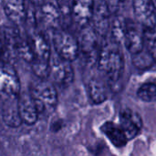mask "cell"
<instances>
[{
	"label": "cell",
	"instance_id": "8992f818",
	"mask_svg": "<svg viewBox=\"0 0 156 156\" xmlns=\"http://www.w3.org/2000/svg\"><path fill=\"white\" fill-rule=\"evenodd\" d=\"M49 76L60 86L69 85L74 80V69L71 66V62L61 58L56 53L51 55Z\"/></svg>",
	"mask_w": 156,
	"mask_h": 156
},
{
	"label": "cell",
	"instance_id": "ac0fdd59",
	"mask_svg": "<svg viewBox=\"0 0 156 156\" xmlns=\"http://www.w3.org/2000/svg\"><path fill=\"white\" fill-rule=\"evenodd\" d=\"M88 91L90 100L95 104H101L107 99L106 89L104 85L98 80H91L88 84Z\"/></svg>",
	"mask_w": 156,
	"mask_h": 156
},
{
	"label": "cell",
	"instance_id": "8fae6325",
	"mask_svg": "<svg viewBox=\"0 0 156 156\" xmlns=\"http://www.w3.org/2000/svg\"><path fill=\"white\" fill-rule=\"evenodd\" d=\"M110 11L107 2L100 1L94 2L93 15L91 20L93 21V29L97 35H105L110 26Z\"/></svg>",
	"mask_w": 156,
	"mask_h": 156
},
{
	"label": "cell",
	"instance_id": "9a60e30c",
	"mask_svg": "<svg viewBox=\"0 0 156 156\" xmlns=\"http://www.w3.org/2000/svg\"><path fill=\"white\" fill-rule=\"evenodd\" d=\"M2 120L5 125L16 128L22 124L18 112V99L2 101Z\"/></svg>",
	"mask_w": 156,
	"mask_h": 156
},
{
	"label": "cell",
	"instance_id": "5bb4252c",
	"mask_svg": "<svg viewBox=\"0 0 156 156\" xmlns=\"http://www.w3.org/2000/svg\"><path fill=\"white\" fill-rule=\"evenodd\" d=\"M62 15L61 7L58 2L48 1L45 2L40 7V16L45 23L49 27H57L59 24Z\"/></svg>",
	"mask_w": 156,
	"mask_h": 156
},
{
	"label": "cell",
	"instance_id": "603a6c76",
	"mask_svg": "<svg viewBox=\"0 0 156 156\" xmlns=\"http://www.w3.org/2000/svg\"><path fill=\"white\" fill-rule=\"evenodd\" d=\"M64 127V122L61 119L54 120L50 124V131L52 133H58L60 132Z\"/></svg>",
	"mask_w": 156,
	"mask_h": 156
},
{
	"label": "cell",
	"instance_id": "7402d4cb",
	"mask_svg": "<svg viewBox=\"0 0 156 156\" xmlns=\"http://www.w3.org/2000/svg\"><path fill=\"white\" fill-rule=\"evenodd\" d=\"M144 40L146 50L156 61V27L153 29H145L144 31Z\"/></svg>",
	"mask_w": 156,
	"mask_h": 156
},
{
	"label": "cell",
	"instance_id": "4fadbf2b",
	"mask_svg": "<svg viewBox=\"0 0 156 156\" xmlns=\"http://www.w3.org/2000/svg\"><path fill=\"white\" fill-rule=\"evenodd\" d=\"M123 42L126 48L132 55L137 54L144 49V32L137 28L133 23H128L127 21V31Z\"/></svg>",
	"mask_w": 156,
	"mask_h": 156
},
{
	"label": "cell",
	"instance_id": "d6986e66",
	"mask_svg": "<svg viewBox=\"0 0 156 156\" xmlns=\"http://www.w3.org/2000/svg\"><path fill=\"white\" fill-rule=\"evenodd\" d=\"M127 31V20L122 16H117L114 17L112 26V37L116 44L123 42Z\"/></svg>",
	"mask_w": 156,
	"mask_h": 156
},
{
	"label": "cell",
	"instance_id": "ba28073f",
	"mask_svg": "<svg viewBox=\"0 0 156 156\" xmlns=\"http://www.w3.org/2000/svg\"><path fill=\"white\" fill-rule=\"evenodd\" d=\"M133 11L137 21L145 27L153 29L156 27V6L153 1L136 0L133 2Z\"/></svg>",
	"mask_w": 156,
	"mask_h": 156
},
{
	"label": "cell",
	"instance_id": "9c48e42d",
	"mask_svg": "<svg viewBox=\"0 0 156 156\" xmlns=\"http://www.w3.org/2000/svg\"><path fill=\"white\" fill-rule=\"evenodd\" d=\"M18 112L22 123L34 125L38 120V112L29 92L20 93L18 98Z\"/></svg>",
	"mask_w": 156,
	"mask_h": 156
},
{
	"label": "cell",
	"instance_id": "7a4b0ae2",
	"mask_svg": "<svg viewBox=\"0 0 156 156\" xmlns=\"http://www.w3.org/2000/svg\"><path fill=\"white\" fill-rule=\"evenodd\" d=\"M35 101L39 114L53 112L58 105V92L54 85L47 80L31 83L28 91Z\"/></svg>",
	"mask_w": 156,
	"mask_h": 156
},
{
	"label": "cell",
	"instance_id": "2e32d148",
	"mask_svg": "<svg viewBox=\"0 0 156 156\" xmlns=\"http://www.w3.org/2000/svg\"><path fill=\"white\" fill-rule=\"evenodd\" d=\"M3 8L7 18L16 25L22 24L27 19V10L25 3L17 0H8L3 2Z\"/></svg>",
	"mask_w": 156,
	"mask_h": 156
},
{
	"label": "cell",
	"instance_id": "e0dca14e",
	"mask_svg": "<svg viewBox=\"0 0 156 156\" xmlns=\"http://www.w3.org/2000/svg\"><path fill=\"white\" fill-rule=\"evenodd\" d=\"M103 134L110 140V142L116 147H123L126 145L128 140L122 132V128L112 122H107L101 127Z\"/></svg>",
	"mask_w": 156,
	"mask_h": 156
},
{
	"label": "cell",
	"instance_id": "6da1fadb",
	"mask_svg": "<svg viewBox=\"0 0 156 156\" xmlns=\"http://www.w3.org/2000/svg\"><path fill=\"white\" fill-rule=\"evenodd\" d=\"M32 51L31 68L39 80H47L49 77V64L51 48L46 37L40 33H34L29 38Z\"/></svg>",
	"mask_w": 156,
	"mask_h": 156
},
{
	"label": "cell",
	"instance_id": "30bf717a",
	"mask_svg": "<svg viewBox=\"0 0 156 156\" xmlns=\"http://www.w3.org/2000/svg\"><path fill=\"white\" fill-rule=\"evenodd\" d=\"M94 2L90 0L74 1L70 8V16L73 21L80 27H85L92 18Z\"/></svg>",
	"mask_w": 156,
	"mask_h": 156
},
{
	"label": "cell",
	"instance_id": "ffe728a7",
	"mask_svg": "<svg viewBox=\"0 0 156 156\" xmlns=\"http://www.w3.org/2000/svg\"><path fill=\"white\" fill-rule=\"evenodd\" d=\"M138 98L145 102L156 101V84L153 82L144 83L137 90Z\"/></svg>",
	"mask_w": 156,
	"mask_h": 156
},
{
	"label": "cell",
	"instance_id": "52a82bcc",
	"mask_svg": "<svg viewBox=\"0 0 156 156\" xmlns=\"http://www.w3.org/2000/svg\"><path fill=\"white\" fill-rule=\"evenodd\" d=\"M120 127L124 133L127 140H132L136 137L143 128L142 117L133 110L126 108L121 110L120 113Z\"/></svg>",
	"mask_w": 156,
	"mask_h": 156
},
{
	"label": "cell",
	"instance_id": "5b68a950",
	"mask_svg": "<svg viewBox=\"0 0 156 156\" xmlns=\"http://www.w3.org/2000/svg\"><path fill=\"white\" fill-rule=\"evenodd\" d=\"M53 46L56 54L67 61H73L80 53L78 39L65 30H56L53 35Z\"/></svg>",
	"mask_w": 156,
	"mask_h": 156
},
{
	"label": "cell",
	"instance_id": "3957f363",
	"mask_svg": "<svg viewBox=\"0 0 156 156\" xmlns=\"http://www.w3.org/2000/svg\"><path fill=\"white\" fill-rule=\"evenodd\" d=\"M99 69L107 73L111 82H117L123 72L124 63L122 52L117 46L107 44L98 56Z\"/></svg>",
	"mask_w": 156,
	"mask_h": 156
},
{
	"label": "cell",
	"instance_id": "277c9868",
	"mask_svg": "<svg viewBox=\"0 0 156 156\" xmlns=\"http://www.w3.org/2000/svg\"><path fill=\"white\" fill-rule=\"evenodd\" d=\"M21 93L19 77L15 68L5 61H0V100H17Z\"/></svg>",
	"mask_w": 156,
	"mask_h": 156
},
{
	"label": "cell",
	"instance_id": "7c38bea8",
	"mask_svg": "<svg viewBox=\"0 0 156 156\" xmlns=\"http://www.w3.org/2000/svg\"><path fill=\"white\" fill-rule=\"evenodd\" d=\"M79 41L80 46V51H82L83 54H85L90 60L96 59L97 57L98 59V54H97V44H98V38H97V33L93 29V27H83L81 33H80V38Z\"/></svg>",
	"mask_w": 156,
	"mask_h": 156
},
{
	"label": "cell",
	"instance_id": "44dd1931",
	"mask_svg": "<svg viewBox=\"0 0 156 156\" xmlns=\"http://www.w3.org/2000/svg\"><path fill=\"white\" fill-rule=\"evenodd\" d=\"M154 62H155L154 59L147 50L143 49L141 52L133 55V63L134 67H136L139 69H149L154 65Z\"/></svg>",
	"mask_w": 156,
	"mask_h": 156
}]
</instances>
